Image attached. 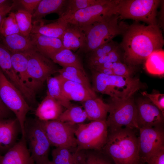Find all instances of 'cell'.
Wrapping results in <instances>:
<instances>
[{
  "label": "cell",
  "mask_w": 164,
  "mask_h": 164,
  "mask_svg": "<svg viewBox=\"0 0 164 164\" xmlns=\"http://www.w3.org/2000/svg\"><path fill=\"white\" fill-rule=\"evenodd\" d=\"M119 47L124 51V63L132 67L145 62L153 52L162 49L164 40L157 25L145 26L135 22L123 34Z\"/></svg>",
  "instance_id": "obj_1"
},
{
  "label": "cell",
  "mask_w": 164,
  "mask_h": 164,
  "mask_svg": "<svg viewBox=\"0 0 164 164\" xmlns=\"http://www.w3.org/2000/svg\"><path fill=\"white\" fill-rule=\"evenodd\" d=\"M141 94L148 98L162 112L164 115V94L160 93L149 94L146 91L141 93Z\"/></svg>",
  "instance_id": "obj_39"
},
{
  "label": "cell",
  "mask_w": 164,
  "mask_h": 164,
  "mask_svg": "<svg viewBox=\"0 0 164 164\" xmlns=\"http://www.w3.org/2000/svg\"><path fill=\"white\" fill-rule=\"evenodd\" d=\"M41 0H21L19 1L24 10L32 14Z\"/></svg>",
  "instance_id": "obj_41"
},
{
  "label": "cell",
  "mask_w": 164,
  "mask_h": 164,
  "mask_svg": "<svg viewBox=\"0 0 164 164\" xmlns=\"http://www.w3.org/2000/svg\"><path fill=\"white\" fill-rule=\"evenodd\" d=\"M1 155L0 154V157L1 156Z\"/></svg>",
  "instance_id": "obj_47"
},
{
  "label": "cell",
  "mask_w": 164,
  "mask_h": 164,
  "mask_svg": "<svg viewBox=\"0 0 164 164\" xmlns=\"http://www.w3.org/2000/svg\"><path fill=\"white\" fill-rule=\"evenodd\" d=\"M134 129L122 128L108 131L102 150L115 164H139L138 137Z\"/></svg>",
  "instance_id": "obj_2"
},
{
  "label": "cell",
  "mask_w": 164,
  "mask_h": 164,
  "mask_svg": "<svg viewBox=\"0 0 164 164\" xmlns=\"http://www.w3.org/2000/svg\"><path fill=\"white\" fill-rule=\"evenodd\" d=\"M87 119L91 121H106L109 105L101 98L96 97L82 102Z\"/></svg>",
  "instance_id": "obj_23"
},
{
  "label": "cell",
  "mask_w": 164,
  "mask_h": 164,
  "mask_svg": "<svg viewBox=\"0 0 164 164\" xmlns=\"http://www.w3.org/2000/svg\"><path fill=\"white\" fill-rule=\"evenodd\" d=\"M121 57V52L119 47L103 56L87 60L88 64L90 67L108 62L113 63L120 61Z\"/></svg>",
  "instance_id": "obj_37"
},
{
  "label": "cell",
  "mask_w": 164,
  "mask_h": 164,
  "mask_svg": "<svg viewBox=\"0 0 164 164\" xmlns=\"http://www.w3.org/2000/svg\"><path fill=\"white\" fill-rule=\"evenodd\" d=\"M11 113L12 112L4 104L0 97V119L11 118Z\"/></svg>",
  "instance_id": "obj_43"
},
{
  "label": "cell",
  "mask_w": 164,
  "mask_h": 164,
  "mask_svg": "<svg viewBox=\"0 0 164 164\" xmlns=\"http://www.w3.org/2000/svg\"><path fill=\"white\" fill-rule=\"evenodd\" d=\"M0 97L15 115L20 125L22 136L24 137L26 116L32 108L20 92L7 79L0 68Z\"/></svg>",
  "instance_id": "obj_9"
},
{
  "label": "cell",
  "mask_w": 164,
  "mask_h": 164,
  "mask_svg": "<svg viewBox=\"0 0 164 164\" xmlns=\"http://www.w3.org/2000/svg\"><path fill=\"white\" fill-rule=\"evenodd\" d=\"M84 150V164H115L112 159L102 150Z\"/></svg>",
  "instance_id": "obj_34"
},
{
  "label": "cell",
  "mask_w": 164,
  "mask_h": 164,
  "mask_svg": "<svg viewBox=\"0 0 164 164\" xmlns=\"http://www.w3.org/2000/svg\"><path fill=\"white\" fill-rule=\"evenodd\" d=\"M39 121L51 145L56 148L77 146L75 132L77 124L58 120Z\"/></svg>",
  "instance_id": "obj_12"
},
{
  "label": "cell",
  "mask_w": 164,
  "mask_h": 164,
  "mask_svg": "<svg viewBox=\"0 0 164 164\" xmlns=\"http://www.w3.org/2000/svg\"><path fill=\"white\" fill-rule=\"evenodd\" d=\"M85 150L77 147H56L52 152V161L54 164H84Z\"/></svg>",
  "instance_id": "obj_21"
},
{
  "label": "cell",
  "mask_w": 164,
  "mask_h": 164,
  "mask_svg": "<svg viewBox=\"0 0 164 164\" xmlns=\"http://www.w3.org/2000/svg\"><path fill=\"white\" fill-rule=\"evenodd\" d=\"M24 132L28 148L35 164H47L51 145L39 120H26Z\"/></svg>",
  "instance_id": "obj_7"
},
{
  "label": "cell",
  "mask_w": 164,
  "mask_h": 164,
  "mask_svg": "<svg viewBox=\"0 0 164 164\" xmlns=\"http://www.w3.org/2000/svg\"><path fill=\"white\" fill-rule=\"evenodd\" d=\"M20 132L21 134L16 118L0 119V153H5L17 142Z\"/></svg>",
  "instance_id": "obj_15"
},
{
  "label": "cell",
  "mask_w": 164,
  "mask_h": 164,
  "mask_svg": "<svg viewBox=\"0 0 164 164\" xmlns=\"http://www.w3.org/2000/svg\"><path fill=\"white\" fill-rule=\"evenodd\" d=\"M58 101L46 94L35 111L37 119L41 121L57 120L64 110Z\"/></svg>",
  "instance_id": "obj_22"
},
{
  "label": "cell",
  "mask_w": 164,
  "mask_h": 164,
  "mask_svg": "<svg viewBox=\"0 0 164 164\" xmlns=\"http://www.w3.org/2000/svg\"><path fill=\"white\" fill-rule=\"evenodd\" d=\"M25 52L28 57L27 72L31 89L35 92L48 78L58 72L59 69L51 59L35 49Z\"/></svg>",
  "instance_id": "obj_10"
},
{
  "label": "cell",
  "mask_w": 164,
  "mask_h": 164,
  "mask_svg": "<svg viewBox=\"0 0 164 164\" xmlns=\"http://www.w3.org/2000/svg\"><path fill=\"white\" fill-rule=\"evenodd\" d=\"M58 75L63 94L69 101L82 102L97 97L94 91L89 90L84 85L66 79Z\"/></svg>",
  "instance_id": "obj_17"
},
{
  "label": "cell",
  "mask_w": 164,
  "mask_h": 164,
  "mask_svg": "<svg viewBox=\"0 0 164 164\" xmlns=\"http://www.w3.org/2000/svg\"><path fill=\"white\" fill-rule=\"evenodd\" d=\"M108 134L106 121H94L77 124L75 132L77 147L82 150H102Z\"/></svg>",
  "instance_id": "obj_8"
},
{
  "label": "cell",
  "mask_w": 164,
  "mask_h": 164,
  "mask_svg": "<svg viewBox=\"0 0 164 164\" xmlns=\"http://www.w3.org/2000/svg\"><path fill=\"white\" fill-rule=\"evenodd\" d=\"M99 0H66L59 17L65 19L79 10L97 3Z\"/></svg>",
  "instance_id": "obj_32"
},
{
  "label": "cell",
  "mask_w": 164,
  "mask_h": 164,
  "mask_svg": "<svg viewBox=\"0 0 164 164\" xmlns=\"http://www.w3.org/2000/svg\"><path fill=\"white\" fill-rule=\"evenodd\" d=\"M47 164H54L52 161H50Z\"/></svg>",
  "instance_id": "obj_45"
},
{
  "label": "cell",
  "mask_w": 164,
  "mask_h": 164,
  "mask_svg": "<svg viewBox=\"0 0 164 164\" xmlns=\"http://www.w3.org/2000/svg\"><path fill=\"white\" fill-rule=\"evenodd\" d=\"M135 104L138 129L164 126V115L149 99H139Z\"/></svg>",
  "instance_id": "obj_14"
},
{
  "label": "cell",
  "mask_w": 164,
  "mask_h": 164,
  "mask_svg": "<svg viewBox=\"0 0 164 164\" xmlns=\"http://www.w3.org/2000/svg\"><path fill=\"white\" fill-rule=\"evenodd\" d=\"M160 0H119L120 19H132L142 21L149 25H157V8Z\"/></svg>",
  "instance_id": "obj_6"
},
{
  "label": "cell",
  "mask_w": 164,
  "mask_h": 164,
  "mask_svg": "<svg viewBox=\"0 0 164 164\" xmlns=\"http://www.w3.org/2000/svg\"><path fill=\"white\" fill-rule=\"evenodd\" d=\"M15 5L14 3H10L8 1L0 5V26L3 19L10 12Z\"/></svg>",
  "instance_id": "obj_42"
},
{
  "label": "cell",
  "mask_w": 164,
  "mask_h": 164,
  "mask_svg": "<svg viewBox=\"0 0 164 164\" xmlns=\"http://www.w3.org/2000/svg\"><path fill=\"white\" fill-rule=\"evenodd\" d=\"M7 1V0H0V5L5 2Z\"/></svg>",
  "instance_id": "obj_44"
},
{
  "label": "cell",
  "mask_w": 164,
  "mask_h": 164,
  "mask_svg": "<svg viewBox=\"0 0 164 164\" xmlns=\"http://www.w3.org/2000/svg\"><path fill=\"white\" fill-rule=\"evenodd\" d=\"M20 34L15 13L12 12L2 20L0 26V36H6Z\"/></svg>",
  "instance_id": "obj_35"
},
{
  "label": "cell",
  "mask_w": 164,
  "mask_h": 164,
  "mask_svg": "<svg viewBox=\"0 0 164 164\" xmlns=\"http://www.w3.org/2000/svg\"><path fill=\"white\" fill-rule=\"evenodd\" d=\"M145 67L150 74L163 76L164 74V50L162 49L152 53L145 61Z\"/></svg>",
  "instance_id": "obj_28"
},
{
  "label": "cell",
  "mask_w": 164,
  "mask_h": 164,
  "mask_svg": "<svg viewBox=\"0 0 164 164\" xmlns=\"http://www.w3.org/2000/svg\"><path fill=\"white\" fill-rule=\"evenodd\" d=\"M87 119V115L82 106L72 104L63 111L57 120L78 124L83 123Z\"/></svg>",
  "instance_id": "obj_31"
},
{
  "label": "cell",
  "mask_w": 164,
  "mask_h": 164,
  "mask_svg": "<svg viewBox=\"0 0 164 164\" xmlns=\"http://www.w3.org/2000/svg\"><path fill=\"white\" fill-rule=\"evenodd\" d=\"M0 164H35L28 148L25 138H21L0 157Z\"/></svg>",
  "instance_id": "obj_16"
},
{
  "label": "cell",
  "mask_w": 164,
  "mask_h": 164,
  "mask_svg": "<svg viewBox=\"0 0 164 164\" xmlns=\"http://www.w3.org/2000/svg\"><path fill=\"white\" fill-rule=\"evenodd\" d=\"M119 0H99L95 4L81 9L65 19L83 27L104 18L118 14Z\"/></svg>",
  "instance_id": "obj_11"
},
{
  "label": "cell",
  "mask_w": 164,
  "mask_h": 164,
  "mask_svg": "<svg viewBox=\"0 0 164 164\" xmlns=\"http://www.w3.org/2000/svg\"><path fill=\"white\" fill-rule=\"evenodd\" d=\"M0 41L11 53L25 52L35 49L29 36H24L20 34L0 36Z\"/></svg>",
  "instance_id": "obj_24"
},
{
  "label": "cell",
  "mask_w": 164,
  "mask_h": 164,
  "mask_svg": "<svg viewBox=\"0 0 164 164\" xmlns=\"http://www.w3.org/2000/svg\"><path fill=\"white\" fill-rule=\"evenodd\" d=\"M91 70L92 90L110 98L125 99L140 89L142 84L137 78L115 75H108Z\"/></svg>",
  "instance_id": "obj_3"
},
{
  "label": "cell",
  "mask_w": 164,
  "mask_h": 164,
  "mask_svg": "<svg viewBox=\"0 0 164 164\" xmlns=\"http://www.w3.org/2000/svg\"><path fill=\"white\" fill-rule=\"evenodd\" d=\"M58 72L63 78L81 84L89 90L93 91L85 71L75 67H67L59 69Z\"/></svg>",
  "instance_id": "obj_29"
},
{
  "label": "cell",
  "mask_w": 164,
  "mask_h": 164,
  "mask_svg": "<svg viewBox=\"0 0 164 164\" xmlns=\"http://www.w3.org/2000/svg\"><path fill=\"white\" fill-rule=\"evenodd\" d=\"M46 82L47 88L46 94L58 101L66 109L72 105L70 101L63 94L58 75L49 77Z\"/></svg>",
  "instance_id": "obj_30"
},
{
  "label": "cell",
  "mask_w": 164,
  "mask_h": 164,
  "mask_svg": "<svg viewBox=\"0 0 164 164\" xmlns=\"http://www.w3.org/2000/svg\"><path fill=\"white\" fill-rule=\"evenodd\" d=\"M120 20L118 13L81 27L86 37L85 45L82 51L88 53L112 40L116 36L123 35L129 25Z\"/></svg>",
  "instance_id": "obj_4"
},
{
  "label": "cell",
  "mask_w": 164,
  "mask_h": 164,
  "mask_svg": "<svg viewBox=\"0 0 164 164\" xmlns=\"http://www.w3.org/2000/svg\"><path fill=\"white\" fill-rule=\"evenodd\" d=\"M15 13L20 34L29 37L32 28V15L24 9H19Z\"/></svg>",
  "instance_id": "obj_33"
},
{
  "label": "cell",
  "mask_w": 164,
  "mask_h": 164,
  "mask_svg": "<svg viewBox=\"0 0 164 164\" xmlns=\"http://www.w3.org/2000/svg\"><path fill=\"white\" fill-rule=\"evenodd\" d=\"M138 146L140 164L146 163L152 154L164 147L163 126L139 128Z\"/></svg>",
  "instance_id": "obj_13"
},
{
  "label": "cell",
  "mask_w": 164,
  "mask_h": 164,
  "mask_svg": "<svg viewBox=\"0 0 164 164\" xmlns=\"http://www.w3.org/2000/svg\"><path fill=\"white\" fill-rule=\"evenodd\" d=\"M109 69H111L114 75L131 77L134 73V67L120 61L109 63Z\"/></svg>",
  "instance_id": "obj_38"
},
{
  "label": "cell",
  "mask_w": 164,
  "mask_h": 164,
  "mask_svg": "<svg viewBox=\"0 0 164 164\" xmlns=\"http://www.w3.org/2000/svg\"><path fill=\"white\" fill-rule=\"evenodd\" d=\"M60 40L64 48L74 51L78 50L82 51L85 45L86 37L81 27L68 22Z\"/></svg>",
  "instance_id": "obj_20"
},
{
  "label": "cell",
  "mask_w": 164,
  "mask_h": 164,
  "mask_svg": "<svg viewBox=\"0 0 164 164\" xmlns=\"http://www.w3.org/2000/svg\"><path fill=\"white\" fill-rule=\"evenodd\" d=\"M148 164H164V147L156 151L148 159Z\"/></svg>",
  "instance_id": "obj_40"
},
{
  "label": "cell",
  "mask_w": 164,
  "mask_h": 164,
  "mask_svg": "<svg viewBox=\"0 0 164 164\" xmlns=\"http://www.w3.org/2000/svg\"><path fill=\"white\" fill-rule=\"evenodd\" d=\"M11 59L12 66L17 76L23 84L31 90L27 72V54L26 52L11 53Z\"/></svg>",
  "instance_id": "obj_26"
},
{
  "label": "cell",
  "mask_w": 164,
  "mask_h": 164,
  "mask_svg": "<svg viewBox=\"0 0 164 164\" xmlns=\"http://www.w3.org/2000/svg\"><path fill=\"white\" fill-rule=\"evenodd\" d=\"M119 47L117 43L112 40L88 53L87 60L103 56Z\"/></svg>",
  "instance_id": "obj_36"
},
{
  "label": "cell",
  "mask_w": 164,
  "mask_h": 164,
  "mask_svg": "<svg viewBox=\"0 0 164 164\" xmlns=\"http://www.w3.org/2000/svg\"><path fill=\"white\" fill-rule=\"evenodd\" d=\"M51 60L63 67H73L85 71L79 57L70 50L63 48Z\"/></svg>",
  "instance_id": "obj_27"
},
{
  "label": "cell",
  "mask_w": 164,
  "mask_h": 164,
  "mask_svg": "<svg viewBox=\"0 0 164 164\" xmlns=\"http://www.w3.org/2000/svg\"><path fill=\"white\" fill-rule=\"evenodd\" d=\"M148 164L147 163H142V164Z\"/></svg>",
  "instance_id": "obj_46"
},
{
  "label": "cell",
  "mask_w": 164,
  "mask_h": 164,
  "mask_svg": "<svg viewBox=\"0 0 164 164\" xmlns=\"http://www.w3.org/2000/svg\"><path fill=\"white\" fill-rule=\"evenodd\" d=\"M68 22L63 19L48 20L41 19L33 21L31 33H39L61 39Z\"/></svg>",
  "instance_id": "obj_18"
},
{
  "label": "cell",
  "mask_w": 164,
  "mask_h": 164,
  "mask_svg": "<svg viewBox=\"0 0 164 164\" xmlns=\"http://www.w3.org/2000/svg\"><path fill=\"white\" fill-rule=\"evenodd\" d=\"M36 50L50 59L64 48L60 39L39 33H31L29 36Z\"/></svg>",
  "instance_id": "obj_19"
},
{
  "label": "cell",
  "mask_w": 164,
  "mask_h": 164,
  "mask_svg": "<svg viewBox=\"0 0 164 164\" xmlns=\"http://www.w3.org/2000/svg\"><path fill=\"white\" fill-rule=\"evenodd\" d=\"M106 122L108 131L122 128L138 129L137 109L132 96L125 99L111 98Z\"/></svg>",
  "instance_id": "obj_5"
},
{
  "label": "cell",
  "mask_w": 164,
  "mask_h": 164,
  "mask_svg": "<svg viewBox=\"0 0 164 164\" xmlns=\"http://www.w3.org/2000/svg\"><path fill=\"white\" fill-rule=\"evenodd\" d=\"M66 0H41L32 14L33 21L38 20L47 15L56 13L59 16Z\"/></svg>",
  "instance_id": "obj_25"
}]
</instances>
